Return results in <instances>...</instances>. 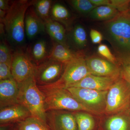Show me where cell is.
Returning <instances> with one entry per match:
<instances>
[{
  "label": "cell",
  "mask_w": 130,
  "mask_h": 130,
  "mask_svg": "<svg viewBox=\"0 0 130 130\" xmlns=\"http://www.w3.org/2000/svg\"><path fill=\"white\" fill-rule=\"evenodd\" d=\"M104 37L111 44L113 55L121 65L130 64V14L120 12L102 24Z\"/></svg>",
  "instance_id": "cell-1"
},
{
  "label": "cell",
  "mask_w": 130,
  "mask_h": 130,
  "mask_svg": "<svg viewBox=\"0 0 130 130\" xmlns=\"http://www.w3.org/2000/svg\"><path fill=\"white\" fill-rule=\"evenodd\" d=\"M36 1L19 0L13 2L5 18L1 21L8 37L14 45L19 46L24 43L26 13L28 8Z\"/></svg>",
  "instance_id": "cell-2"
},
{
  "label": "cell",
  "mask_w": 130,
  "mask_h": 130,
  "mask_svg": "<svg viewBox=\"0 0 130 130\" xmlns=\"http://www.w3.org/2000/svg\"><path fill=\"white\" fill-rule=\"evenodd\" d=\"M38 86L43 95L44 108L46 112L51 111L67 110L93 113L78 101L66 89L50 85Z\"/></svg>",
  "instance_id": "cell-3"
},
{
  "label": "cell",
  "mask_w": 130,
  "mask_h": 130,
  "mask_svg": "<svg viewBox=\"0 0 130 130\" xmlns=\"http://www.w3.org/2000/svg\"><path fill=\"white\" fill-rule=\"evenodd\" d=\"M18 84L19 104L25 107L30 112L31 117L47 124L44 97L38 86L35 76Z\"/></svg>",
  "instance_id": "cell-4"
},
{
  "label": "cell",
  "mask_w": 130,
  "mask_h": 130,
  "mask_svg": "<svg viewBox=\"0 0 130 130\" xmlns=\"http://www.w3.org/2000/svg\"><path fill=\"white\" fill-rule=\"evenodd\" d=\"M86 57L83 51L77 52L75 57L66 64L59 79L48 85L66 89L91 74L86 64Z\"/></svg>",
  "instance_id": "cell-5"
},
{
  "label": "cell",
  "mask_w": 130,
  "mask_h": 130,
  "mask_svg": "<svg viewBox=\"0 0 130 130\" xmlns=\"http://www.w3.org/2000/svg\"><path fill=\"white\" fill-rule=\"evenodd\" d=\"M130 105V85L120 77L113 84L107 94L105 111L116 113L128 109Z\"/></svg>",
  "instance_id": "cell-6"
},
{
  "label": "cell",
  "mask_w": 130,
  "mask_h": 130,
  "mask_svg": "<svg viewBox=\"0 0 130 130\" xmlns=\"http://www.w3.org/2000/svg\"><path fill=\"white\" fill-rule=\"evenodd\" d=\"M66 89L78 101L93 113H98L105 110L108 91L74 87H70Z\"/></svg>",
  "instance_id": "cell-7"
},
{
  "label": "cell",
  "mask_w": 130,
  "mask_h": 130,
  "mask_svg": "<svg viewBox=\"0 0 130 130\" xmlns=\"http://www.w3.org/2000/svg\"><path fill=\"white\" fill-rule=\"evenodd\" d=\"M66 64L47 59L35 67V78L38 86L48 85L59 79Z\"/></svg>",
  "instance_id": "cell-8"
},
{
  "label": "cell",
  "mask_w": 130,
  "mask_h": 130,
  "mask_svg": "<svg viewBox=\"0 0 130 130\" xmlns=\"http://www.w3.org/2000/svg\"><path fill=\"white\" fill-rule=\"evenodd\" d=\"M35 67L27 54L19 51L12 55L11 71L13 79L18 84L35 76Z\"/></svg>",
  "instance_id": "cell-9"
},
{
  "label": "cell",
  "mask_w": 130,
  "mask_h": 130,
  "mask_svg": "<svg viewBox=\"0 0 130 130\" xmlns=\"http://www.w3.org/2000/svg\"><path fill=\"white\" fill-rule=\"evenodd\" d=\"M86 62L91 74L116 78L121 77V68L106 59L94 55L86 58Z\"/></svg>",
  "instance_id": "cell-10"
},
{
  "label": "cell",
  "mask_w": 130,
  "mask_h": 130,
  "mask_svg": "<svg viewBox=\"0 0 130 130\" xmlns=\"http://www.w3.org/2000/svg\"><path fill=\"white\" fill-rule=\"evenodd\" d=\"M47 122L53 130H77L74 115L60 110L47 112Z\"/></svg>",
  "instance_id": "cell-11"
},
{
  "label": "cell",
  "mask_w": 130,
  "mask_h": 130,
  "mask_svg": "<svg viewBox=\"0 0 130 130\" xmlns=\"http://www.w3.org/2000/svg\"><path fill=\"white\" fill-rule=\"evenodd\" d=\"M19 87L13 78L0 80L1 108L19 104Z\"/></svg>",
  "instance_id": "cell-12"
},
{
  "label": "cell",
  "mask_w": 130,
  "mask_h": 130,
  "mask_svg": "<svg viewBox=\"0 0 130 130\" xmlns=\"http://www.w3.org/2000/svg\"><path fill=\"white\" fill-rule=\"evenodd\" d=\"M120 78L98 76L90 74L69 88L74 87L98 91H108L113 84Z\"/></svg>",
  "instance_id": "cell-13"
},
{
  "label": "cell",
  "mask_w": 130,
  "mask_h": 130,
  "mask_svg": "<svg viewBox=\"0 0 130 130\" xmlns=\"http://www.w3.org/2000/svg\"><path fill=\"white\" fill-rule=\"evenodd\" d=\"M30 112L25 107L20 104L1 108V125L19 123L31 117Z\"/></svg>",
  "instance_id": "cell-14"
},
{
  "label": "cell",
  "mask_w": 130,
  "mask_h": 130,
  "mask_svg": "<svg viewBox=\"0 0 130 130\" xmlns=\"http://www.w3.org/2000/svg\"><path fill=\"white\" fill-rule=\"evenodd\" d=\"M25 31L28 38L31 39L45 29V23L38 16L35 8L30 7L26 13Z\"/></svg>",
  "instance_id": "cell-15"
},
{
  "label": "cell",
  "mask_w": 130,
  "mask_h": 130,
  "mask_svg": "<svg viewBox=\"0 0 130 130\" xmlns=\"http://www.w3.org/2000/svg\"><path fill=\"white\" fill-rule=\"evenodd\" d=\"M53 46L48 59L67 64L76 56V53L71 51L67 44L53 40Z\"/></svg>",
  "instance_id": "cell-16"
},
{
  "label": "cell",
  "mask_w": 130,
  "mask_h": 130,
  "mask_svg": "<svg viewBox=\"0 0 130 130\" xmlns=\"http://www.w3.org/2000/svg\"><path fill=\"white\" fill-rule=\"evenodd\" d=\"M28 57L31 62L33 61L35 66H38L46 60L49 55L48 54L46 42L43 40L36 42L33 45L27 49Z\"/></svg>",
  "instance_id": "cell-17"
},
{
  "label": "cell",
  "mask_w": 130,
  "mask_h": 130,
  "mask_svg": "<svg viewBox=\"0 0 130 130\" xmlns=\"http://www.w3.org/2000/svg\"><path fill=\"white\" fill-rule=\"evenodd\" d=\"M119 12L111 6L96 7L89 13L90 17L94 20L106 21L115 17Z\"/></svg>",
  "instance_id": "cell-18"
},
{
  "label": "cell",
  "mask_w": 130,
  "mask_h": 130,
  "mask_svg": "<svg viewBox=\"0 0 130 130\" xmlns=\"http://www.w3.org/2000/svg\"><path fill=\"white\" fill-rule=\"evenodd\" d=\"M17 130H53L47 123L32 117L18 123Z\"/></svg>",
  "instance_id": "cell-19"
},
{
  "label": "cell",
  "mask_w": 130,
  "mask_h": 130,
  "mask_svg": "<svg viewBox=\"0 0 130 130\" xmlns=\"http://www.w3.org/2000/svg\"><path fill=\"white\" fill-rule=\"evenodd\" d=\"M77 126L78 130H92L95 123L93 117L88 114L84 112L73 114Z\"/></svg>",
  "instance_id": "cell-20"
},
{
  "label": "cell",
  "mask_w": 130,
  "mask_h": 130,
  "mask_svg": "<svg viewBox=\"0 0 130 130\" xmlns=\"http://www.w3.org/2000/svg\"><path fill=\"white\" fill-rule=\"evenodd\" d=\"M52 3L50 0H40L37 1L34 5L37 14L45 23L51 19L50 18V12Z\"/></svg>",
  "instance_id": "cell-21"
},
{
  "label": "cell",
  "mask_w": 130,
  "mask_h": 130,
  "mask_svg": "<svg viewBox=\"0 0 130 130\" xmlns=\"http://www.w3.org/2000/svg\"><path fill=\"white\" fill-rule=\"evenodd\" d=\"M51 13L52 20L56 21L65 22L70 17V13L67 8L59 3L53 6Z\"/></svg>",
  "instance_id": "cell-22"
},
{
  "label": "cell",
  "mask_w": 130,
  "mask_h": 130,
  "mask_svg": "<svg viewBox=\"0 0 130 130\" xmlns=\"http://www.w3.org/2000/svg\"><path fill=\"white\" fill-rule=\"evenodd\" d=\"M106 127L107 130H127L128 122L123 116H113L108 120Z\"/></svg>",
  "instance_id": "cell-23"
},
{
  "label": "cell",
  "mask_w": 130,
  "mask_h": 130,
  "mask_svg": "<svg viewBox=\"0 0 130 130\" xmlns=\"http://www.w3.org/2000/svg\"><path fill=\"white\" fill-rule=\"evenodd\" d=\"M68 2L77 11L82 14L90 13L96 7L90 0H72L68 1Z\"/></svg>",
  "instance_id": "cell-24"
},
{
  "label": "cell",
  "mask_w": 130,
  "mask_h": 130,
  "mask_svg": "<svg viewBox=\"0 0 130 130\" xmlns=\"http://www.w3.org/2000/svg\"><path fill=\"white\" fill-rule=\"evenodd\" d=\"M73 39L74 43L80 48L84 47L87 43L86 31L80 25H76L73 32Z\"/></svg>",
  "instance_id": "cell-25"
},
{
  "label": "cell",
  "mask_w": 130,
  "mask_h": 130,
  "mask_svg": "<svg viewBox=\"0 0 130 130\" xmlns=\"http://www.w3.org/2000/svg\"><path fill=\"white\" fill-rule=\"evenodd\" d=\"M45 27L49 35L60 32H66L64 28L59 23L50 19L45 23Z\"/></svg>",
  "instance_id": "cell-26"
},
{
  "label": "cell",
  "mask_w": 130,
  "mask_h": 130,
  "mask_svg": "<svg viewBox=\"0 0 130 130\" xmlns=\"http://www.w3.org/2000/svg\"><path fill=\"white\" fill-rule=\"evenodd\" d=\"M98 51L100 55L103 56L107 60L117 64L118 62L117 59L106 45L104 44H100L98 48Z\"/></svg>",
  "instance_id": "cell-27"
},
{
  "label": "cell",
  "mask_w": 130,
  "mask_h": 130,
  "mask_svg": "<svg viewBox=\"0 0 130 130\" xmlns=\"http://www.w3.org/2000/svg\"><path fill=\"white\" fill-rule=\"evenodd\" d=\"M12 55L9 48L4 43L0 45V63H5L11 65Z\"/></svg>",
  "instance_id": "cell-28"
},
{
  "label": "cell",
  "mask_w": 130,
  "mask_h": 130,
  "mask_svg": "<svg viewBox=\"0 0 130 130\" xmlns=\"http://www.w3.org/2000/svg\"><path fill=\"white\" fill-rule=\"evenodd\" d=\"M130 0H110L109 6L116 8L119 12L128 11Z\"/></svg>",
  "instance_id": "cell-29"
},
{
  "label": "cell",
  "mask_w": 130,
  "mask_h": 130,
  "mask_svg": "<svg viewBox=\"0 0 130 130\" xmlns=\"http://www.w3.org/2000/svg\"><path fill=\"white\" fill-rule=\"evenodd\" d=\"M11 66L10 64L0 63V80L13 78L11 71Z\"/></svg>",
  "instance_id": "cell-30"
},
{
  "label": "cell",
  "mask_w": 130,
  "mask_h": 130,
  "mask_svg": "<svg viewBox=\"0 0 130 130\" xmlns=\"http://www.w3.org/2000/svg\"><path fill=\"white\" fill-rule=\"evenodd\" d=\"M103 35L98 30L91 29L90 31V37L92 42L94 44H100L103 40Z\"/></svg>",
  "instance_id": "cell-31"
},
{
  "label": "cell",
  "mask_w": 130,
  "mask_h": 130,
  "mask_svg": "<svg viewBox=\"0 0 130 130\" xmlns=\"http://www.w3.org/2000/svg\"><path fill=\"white\" fill-rule=\"evenodd\" d=\"M121 72V77L130 85V64L122 66Z\"/></svg>",
  "instance_id": "cell-32"
},
{
  "label": "cell",
  "mask_w": 130,
  "mask_h": 130,
  "mask_svg": "<svg viewBox=\"0 0 130 130\" xmlns=\"http://www.w3.org/2000/svg\"><path fill=\"white\" fill-rule=\"evenodd\" d=\"M90 2L96 7L109 6L110 0H90Z\"/></svg>",
  "instance_id": "cell-33"
},
{
  "label": "cell",
  "mask_w": 130,
  "mask_h": 130,
  "mask_svg": "<svg viewBox=\"0 0 130 130\" xmlns=\"http://www.w3.org/2000/svg\"><path fill=\"white\" fill-rule=\"evenodd\" d=\"M9 1L6 0H0V9L7 11L10 6Z\"/></svg>",
  "instance_id": "cell-34"
},
{
  "label": "cell",
  "mask_w": 130,
  "mask_h": 130,
  "mask_svg": "<svg viewBox=\"0 0 130 130\" xmlns=\"http://www.w3.org/2000/svg\"><path fill=\"white\" fill-rule=\"evenodd\" d=\"M7 11H4L0 9V17H1V21H2L6 15Z\"/></svg>",
  "instance_id": "cell-35"
},
{
  "label": "cell",
  "mask_w": 130,
  "mask_h": 130,
  "mask_svg": "<svg viewBox=\"0 0 130 130\" xmlns=\"http://www.w3.org/2000/svg\"><path fill=\"white\" fill-rule=\"evenodd\" d=\"M9 125L5 124L1 125V129L0 130H8L9 129Z\"/></svg>",
  "instance_id": "cell-36"
},
{
  "label": "cell",
  "mask_w": 130,
  "mask_h": 130,
  "mask_svg": "<svg viewBox=\"0 0 130 130\" xmlns=\"http://www.w3.org/2000/svg\"><path fill=\"white\" fill-rule=\"evenodd\" d=\"M128 12L130 14V4L129 6V9H128Z\"/></svg>",
  "instance_id": "cell-37"
},
{
  "label": "cell",
  "mask_w": 130,
  "mask_h": 130,
  "mask_svg": "<svg viewBox=\"0 0 130 130\" xmlns=\"http://www.w3.org/2000/svg\"></svg>",
  "instance_id": "cell-38"
}]
</instances>
